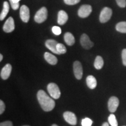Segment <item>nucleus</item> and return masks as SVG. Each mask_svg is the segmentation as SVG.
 <instances>
[{"mask_svg":"<svg viewBox=\"0 0 126 126\" xmlns=\"http://www.w3.org/2000/svg\"><path fill=\"white\" fill-rule=\"evenodd\" d=\"M9 5L7 1H4V4H3V9L1 12V15H0V20H4L5 18L7 16L9 12Z\"/></svg>","mask_w":126,"mask_h":126,"instance_id":"obj_18","label":"nucleus"},{"mask_svg":"<svg viewBox=\"0 0 126 126\" xmlns=\"http://www.w3.org/2000/svg\"><path fill=\"white\" fill-rule=\"evenodd\" d=\"M92 123L93 122L92 120L88 117L82 119L81 122L82 126H91L92 125Z\"/></svg>","mask_w":126,"mask_h":126,"instance_id":"obj_24","label":"nucleus"},{"mask_svg":"<svg viewBox=\"0 0 126 126\" xmlns=\"http://www.w3.org/2000/svg\"><path fill=\"white\" fill-rule=\"evenodd\" d=\"M48 16V11L46 7H43L39 9L34 15V19L36 22L38 23H43L47 19Z\"/></svg>","mask_w":126,"mask_h":126,"instance_id":"obj_2","label":"nucleus"},{"mask_svg":"<svg viewBox=\"0 0 126 126\" xmlns=\"http://www.w3.org/2000/svg\"><path fill=\"white\" fill-rule=\"evenodd\" d=\"M80 43L82 46L85 49H90L94 46V43L90 40L89 36L86 34H83L80 39Z\"/></svg>","mask_w":126,"mask_h":126,"instance_id":"obj_7","label":"nucleus"},{"mask_svg":"<svg viewBox=\"0 0 126 126\" xmlns=\"http://www.w3.org/2000/svg\"><path fill=\"white\" fill-rule=\"evenodd\" d=\"M118 5L121 8H125L126 7V0H116Z\"/></svg>","mask_w":126,"mask_h":126,"instance_id":"obj_27","label":"nucleus"},{"mask_svg":"<svg viewBox=\"0 0 126 126\" xmlns=\"http://www.w3.org/2000/svg\"><path fill=\"white\" fill-rule=\"evenodd\" d=\"M20 18L23 22L27 23L30 19V11L29 8L25 5L21 6L20 8Z\"/></svg>","mask_w":126,"mask_h":126,"instance_id":"obj_6","label":"nucleus"},{"mask_svg":"<svg viewBox=\"0 0 126 126\" xmlns=\"http://www.w3.org/2000/svg\"><path fill=\"white\" fill-rule=\"evenodd\" d=\"M12 71V66L10 64H7L3 67L1 71V77L4 80L7 79L10 76Z\"/></svg>","mask_w":126,"mask_h":126,"instance_id":"obj_12","label":"nucleus"},{"mask_svg":"<svg viewBox=\"0 0 126 126\" xmlns=\"http://www.w3.org/2000/svg\"><path fill=\"white\" fill-rule=\"evenodd\" d=\"M68 19V16L66 12L63 10L60 11L58 13V19L57 22L59 25H63L67 22Z\"/></svg>","mask_w":126,"mask_h":126,"instance_id":"obj_14","label":"nucleus"},{"mask_svg":"<svg viewBox=\"0 0 126 126\" xmlns=\"http://www.w3.org/2000/svg\"><path fill=\"white\" fill-rule=\"evenodd\" d=\"M81 0H64V3L68 5H74L80 2Z\"/></svg>","mask_w":126,"mask_h":126,"instance_id":"obj_25","label":"nucleus"},{"mask_svg":"<svg viewBox=\"0 0 126 126\" xmlns=\"http://www.w3.org/2000/svg\"><path fill=\"white\" fill-rule=\"evenodd\" d=\"M102 126H109V124L108 123H104L102 124Z\"/></svg>","mask_w":126,"mask_h":126,"instance_id":"obj_31","label":"nucleus"},{"mask_svg":"<svg viewBox=\"0 0 126 126\" xmlns=\"http://www.w3.org/2000/svg\"><path fill=\"white\" fill-rule=\"evenodd\" d=\"M59 43L57 42L53 39H49L46 41L45 45L48 49H49L50 51L54 53V54H58V52L57 51V45Z\"/></svg>","mask_w":126,"mask_h":126,"instance_id":"obj_13","label":"nucleus"},{"mask_svg":"<svg viewBox=\"0 0 126 126\" xmlns=\"http://www.w3.org/2000/svg\"><path fill=\"white\" fill-rule=\"evenodd\" d=\"M47 91L51 97L54 99H58L61 96V92L59 86L54 83H50L47 85Z\"/></svg>","mask_w":126,"mask_h":126,"instance_id":"obj_3","label":"nucleus"},{"mask_svg":"<svg viewBox=\"0 0 126 126\" xmlns=\"http://www.w3.org/2000/svg\"><path fill=\"white\" fill-rule=\"evenodd\" d=\"M0 126H13V124L10 121H6V122L1 123Z\"/></svg>","mask_w":126,"mask_h":126,"instance_id":"obj_30","label":"nucleus"},{"mask_svg":"<svg viewBox=\"0 0 126 126\" xmlns=\"http://www.w3.org/2000/svg\"><path fill=\"white\" fill-rule=\"evenodd\" d=\"M92 11V8L90 5L85 4L82 5L78 9V15L80 18H85L89 16Z\"/></svg>","mask_w":126,"mask_h":126,"instance_id":"obj_5","label":"nucleus"},{"mask_svg":"<svg viewBox=\"0 0 126 126\" xmlns=\"http://www.w3.org/2000/svg\"><path fill=\"white\" fill-rule=\"evenodd\" d=\"M63 116H64L65 120L68 123L71 124V125H76L77 120L76 116L74 113L71 112V111H65L63 114Z\"/></svg>","mask_w":126,"mask_h":126,"instance_id":"obj_11","label":"nucleus"},{"mask_svg":"<svg viewBox=\"0 0 126 126\" xmlns=\"http://www.w3.org/2000/svg\"><path fill=\"white\" fill-rule=\"evenodd\" d=\"M112 15V10L109 7H105L100 12L99 20L101 23H106L110 20Z\"/></svg>","mask_w":126,"mask_h":126,"instance_id":"obj_4","label":"nucleus"},{"mask_svg":"<svg viewBox=\"0 0 126 126\" xmlns=\"http://www.w3.org/2000/svg\"><path fill=\"white\" fill-rule=\"evenodd\" d=\"M116 31L123 33H126V22H120L116 26Z\"/></svg>","mask_w":126,"mask_h":126,"instance_id":"obj_20","label":"nucleus"},{"mask_svg":"<svg viewBox=\"0 0 126 126\" xmlns=\"http://www.w3.org/2000/svg\"><path fill=\"white\" fill-rule=\"evenodd\" d=\"M64 41L68 46H72L74 45L75 43V38L74 36H73V34L71 33L70 32H67L65 33L64 36Z\"/></svg>","mask_w":126,"mask_h":126,"instance_id":"obj_17","label":"nucleus"},{"mask_svg":"<svg viewBox=\"0 0 126 126\" xmlns=\"http://www.w3.org/2000/svg\"></svg>","mask_w":126,"mask_h":126,"instance_id":"obj_34","label":"nucleus"},{"mask_svg":"<svg viewBox=\"0 0 126 126\" xmlns=\"http://www.w3.org/2000/svg\"><path fill=\"white\" fill-rule=\"evenodd\" d=\"M57 51L59 54H65L67 52V48L65 46L61 43H58L57 45Z\"/></svg>","mask_w":126,"mask_h":126,"instance_id":"obj_22","label":"nucleus"},{"mask_svg":"<svg viewBox=\"0 0 126 126\" xmlns=\"http://www.w3.org/2000/svg\"><path fill=\"white\" fill-rule=\"evenodd\" d=\"M52 32L56 35H60L61 33V29L59 26H55L52 28Z\"/></svg>","mask_w":126,"mask_h":126,"instance_id":"obj_26","label":"nucleus"},{"mask_svg":"<svg viewBox=\"0 0 126 126\" xmlns=\"http://www.w3.org/2000/svg\"><path fill=\"white\" fill-rule=\"evenodd\" d=\"M37 97L42 109L45 111H50L54 108L55 102L53 99L43 90H39L37 94Z\"/></svg>","mask_w":126,"mask_h":126,"instance_id":"obj_1","label":"nucleus"},{"mask_svg":"<svg viewBox=\"0 0 126 126\" xmlns=\"http://www.w3.org/2000/svg\"><path fill=\"white\" fill-rule=\"evenodd\" d=\"M104 64L103 60L101 56H97L94 62V67L97 70H100L102 68Z\"/></svg>","mask_w":126,"mask_h":126,"instance_id":"obj_19","label":"nucleus"},{"mask_svg":"<svg viewBox=\"0 0 126 126\" xmlns=\"http://www.w3.org/2000/svg\"><path fill=\"white\" fill-rule=\"evenodd\" d=\"M15 29V22L12 17H9L7 19L3 26V30L5 32L10 33Z\"/></svg>","mask_w":126,"mask_h":126,"instance_id":"obj_10","label":"nucleus"},{"mask_svg":"<svg viewBox=\"0 0 126 126\" xmlns=\"http://www.w3.org/2000/svg\"><path fill=\"white\" fill-rule=\"evenodd\" d=\"M5 109V105L2 100H0V114H2Z\"/></svg>","mask_w":126,"mask_h":126,"instance_id":"obj_29","label":"nucleus"},{"mask_svg":"<svg viewBox=\"0 0 126 126\" xmlns=\"http://www.w3.org/2000/svg\"><path fill=\"white\" fill-rule=\"evenodd\" d=\"M122 57L123 60V64L124 65L126 66V48L123 49L122 53Z\"/></svg>","mask_w":126,"mask_h":126,"instance_id":"obj_28","label":"nucleus"},{"mask_svg":"<svg viewBox=\"0 0 126 126\" xmlns=\"http://www.w3.org/2000/svg\"><path fill=\"white\" fill-rule=\"evenodd\" d=\"M51 126H58L57 125V124H53Z\"/></svg>","mask_w":126,"mask_h":126,"instance_id":"obj_33","label":"nucleus"},{"mask_svg":"<svg viewBox=\"0 0 126 126\" xmlns=\"http://www.w3.org/2000/svg\"><path fill=\"white\" fill-rule=\"evenodd\" d=\"M86 83L87 85L91 89H94L96 87L97 81L96 78L93 75H89L86 78Z\"/></svg>","mask_w":126,"mask_h":126,"instance_id":"obj_16","label":"nucleus"},{"mask_svg":"<svg viewBox=\"0 0 126 126\" xmlns=\"http://www.w3.org/2000/svg\"><path fill=\"white\" fill-rule=\"evenodd\" d=\"M44 57L47 62L51 65H56L57 63L58 60L56 57L48 52H46L44 54Z\"/></svg>","mask_w":126,"mask_h":126,"instance_id":"obj_15","label":"nucleus"},{"mask_svg":"<svg viewBox=\"0 0 126 126\" xmlns=\"http://www.w3.org/2000/svg\"><path fill=\"white\" fill-rule=\"evenodd\" d=\"M2 59H3V56H2V55L1 54H0V61H2Z\"/></svg>","mask_w":126,"mask_h":126,"instance_id":"obj_32","label":"nucleus"},{"mask_svg":"<svg viewBox=\"0 0 126 126\" xmlns=\"http://www.w3.org/2000/svg\"><path fill=\"white\" fill-rule=\"evenodd\" d=\"M119 105V100L117 97L112 96L109 99L108 102V109L111 113H114L116 111Z\"/></svg>","mask_w":126,"mask_h":126,"instance_id":"obj_9","label":"nucleus"},{"mask_svg":"<svg viewBox=\"0 0 126 126\" xmlns=\"http://www.w3.org/2000/svg\"><path fill=\"white\" fill-rule=\"evenodd\" d=\"M11 6L14 10H16L19 7V1L20 0H9Z\"/></svg>","mask_w":126,"mask_h":126,"instance_id":"obj_23","label":"nucleus"},{"mask_svg":"<svg viewBox=\"0 0 126 126\" xmlns=\"http://www.w3.org/2000/svg\"><path fill=\"white\" fill-rule=\"evenodd\" d=\"M74 73L77 79H81L83 75V69L81 63L78 61H75L74 63Z\"/></svg>","mask_w":126,"mask_h":126,"instance_id":"obj_8","label":"nucleus"},{"mask_svg":"<svg viewBox=\"0 0 126 126\" xmlns=\"http://www.w3.org/2000/svg\"><path fill=\"white\" fill-rule=\"evenodd\" d=\"M108 122L111 126H118V123L114 114H111L108 117Z\"/></svg>","mask_w":126,"mask_h":126,"instance_id":"obj_21","label":"nucleus"}]
</instances>
